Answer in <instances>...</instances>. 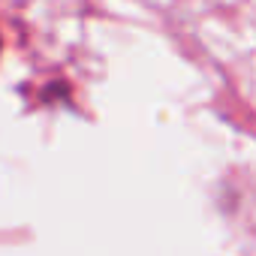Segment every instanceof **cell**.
Masks as SVG:
<instances>
[{"instance_id": "obj_1", "label": "cell", "mask_w": 256, "mask_h": 256, "mask_svg": "<svg viewBox=\"0 0 256 256\" xmlns=\"http://www.w3.org/2000/svg\"><path fill=\"white\" fill-rule=\"evenodd\" d=\"M0 48H4V40H0Z\"/></svg>"}]
</instances>
